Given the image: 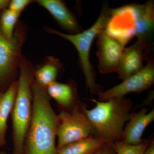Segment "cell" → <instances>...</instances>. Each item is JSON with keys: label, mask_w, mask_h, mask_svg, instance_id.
<instances>
[{"label": "cell", "mask_w": 154, "mask_h": 154, "mask_svg": "<svg viewBox=\"0 0 154 154\" xmlns=\"http://www.w3.org/2000/svg\"><path fill=\"white\" fill-rule=\"evenodd\" d=\"M33 107L25 144V154H57L56 138L58 118L53 109L46 88L34 79Z\"/></svg>", "instance_id": "cell-1"}, {"label": "cell", "mask_w": 154, "mask_h": 154, "mask_svg": "<svg viewBox=\"0 0 154 154\" xmlns=\"http://www.w3.org/2000/svg\"><path fill=\"white\" fill-rule=\"evenodd\" d=\"M91 100L96 103L93 109L88 110L83 105L82 108L92 125L93 134L111 144L122 140L125 123L131 113L132 101L124 97L105 101Z\"/></svg>", "instance_id": "cell-2"}, {"label": "cell", "mask_w": 154, "mask_h": 154, "mask_svg": "<svg viewBox=\"0 0 154 154\" xmlns=\"http://www.w3.org/2000/svg\"><path fill=\"white\" fill-rule=\"evenodd\" d=\"M0 154H9L8 153L6 152H0Z\"/></svg>", "instance_id": "cell-24"}, {"label": "cell", "mask_w": 154, "mask_h": 154, "mask_svg": "<svg viewBox=\"0 0 154 154\" xmlns=\"http://www.w3.org/2000/svg\"><path fill=\"white\" fill-rule=\"evenodd\" d=\"M110 10L107 5H105L94 25L80 33L68 34L53 29H47L49 33L70 42L75 48L79 57L81 68L85 75L87 88L93 94H99L100 92L96 85L94 69L90 62V50L94 39L100 31L105 29L110 17Z\"/></svg>", "instance_id": "cell-4"}, {"label": "cell", "mask_w": 154, "mask_h": 154, "mask_svg": "<svg viewBox=\"0 0 154 154\" xmlns=\"http://www.w3.org/2000/svg\"><path fill=\"white\" fill-rule=\"evenodd\" d=\"M93 154H115L111 144L105 142Z\"/></svg>", "instance_id": "cell-21"}, {"label": "cell", "mask_w": 154, "mask_h": 154, "mask_svg": "<svg viewBox=\"0 0 154 154\" xmlns=\"http://www.w3.org/2000/svg\"><path fill=\"white\" fill-rule=\"evenodd\" d=\"M57 150L66 145L85 138L93 134V128L82 110L76 105L71 112L63 110L58 115Z\"/></svg>", "instance_id": "cell-6"}, {"label": "cell", "mask_w": 154, "mask_h": 154, "mask_svg": "<svg viewBox=\"0 0 154 154\" xmlns=\"http://www.w3.org/2000/svg\"><path fill=\"white\" fill-rule=\"evenodd\" d=\"M152 57L146 59L147 63L140 71L123 80L121 84L105 92H100L98 94L99 101L124 97L126 94L132 92L140 93L151 87L154 83V61Z\"/></svg>", "instance_id": "cell-7"}, {"label": "cell", "mask_w": 154, "mask_h": 154, "mask_svg": "<svg viewBox=\"0 0 154 154\" xmlns=\"http://www.w3.org/2000/svg\"><path fill=\"white\" fill-rule=\"evenodd\" d=\"M33 2L31 0H12L10 1L8 8L21 14L27 6Z\"/></svg>", "instance_id": "cell-20"}, {"label": "cell", "mask_w": 154, "mask_h": 154, "mask_svg": "<svg viewBox=\"0 0 154 154\" xmlns=\"http://www.w3.org/2000/svg\"><path fill=\"white\" fill-rule=\"evenodd\" d=\"M25 30L17 26L12 38H5L0 31V92L5 91L19 67L25 40Z\"/></svg>", "instance_id": "cell-5"}, {"label": "cell", "mask_w": 154, "mask_h": 154, "mask_svg": "<svg viewBox=\"0 0 154 154\" xmlns=\"http://www.w3.org/2000/svg\"><path fill=\"white\" fill-rule=\"evenodd\" d=\"M20 14L8 8L3 11L1 14L0 31L3 36L8 39L13 37Z\"/></svg>", "instance_id": "cell-18"}, {"label": "cell", "mask_w": 154, "mask_h": 154, "mask_svg": "<svg viewBox=\"0 0 154 154\" xmlns=\"http://www.w3.org/2000/svg\"><path fill=\"white\" fill-rule=\"evenodd\" d=\"M16 99L11 115L14 142L13 154H25V141L32 114V85L34 70L32 63L22 56L19 65Z\"/></svg>", "instance_id": "cell-3"}, {"label": "cell", "mask_w": 154, "mask_h": 154, "mask_svg": "<svg viewBox=\"0 0 154 154\" xmlns=\"http://www.w3.org/2000/svg\"><path fill=\"white\" fill-rule=\"evenodd\" d=\"M134 4L111 9L104 30L123 46L136 36Z\"/></svg>", "instance_id": "cell-8"}, {"label": "cell", "mask_w": 154, "mask_h": 154, "mask_svg": "<svg viewBox=\"0 0 154 154\" xmlns=\"http://www.w3.org/2000/svg\"><path fill=\"white\" fill-rule=\"evenodd\" d=\"M10 1L0 0V14L1 12L8 8Z\"/></svg>", "instance_id": "cell-22"}, {"label": "cell", "mask_w": 154, "mask_h": 154, "mask_svg": "<svg viewBox=\"0 0 154 154\" xmlns=\"http://www.w3.org/2000/svg\"><path fill=\"white\" fill-rule=\"evenodd\" d=\"M105 142L99 136H90L66 145L57 150V154H93Z\"/></svg>", "instance_id": "cell-15"}, {"label": "cell", "mask_w": 154, "mask_h": 154, "mask_svg": "<svg viewBox=\"0 0 154 154\" xmlns=\"http://www.w3.org/2000/svg\"><path fill=\"white\" fill-rule=\"evenodd\" d=\"M39 5L47 10L64 30L75 34L83 31L72 13L60 0H38Z\"/></svg>", "instance_id": "cell-13"}, {"label": "cell", "mask_w": 154, "mask_h": 154, "mask_svg": "<svg viewBox=\"0 0 154 154\" xmlns=\"http://www.w3.org/2000/svg\"><path fill=\"white\" fill-rule=\"evenodd\" d=\"M136 36L146 46L145 52H152L151 41L154 30V2L149 0L143 5L134 4Z\"/></svg>", "instance_id": "cell-10"}, {"label": "cell", "mask_w": 154, "mask_h": 154, "mask_svg": "<svg viewBox=\"0 0 154 154\" xmlns=\"http://www.w3.org/2000/svg\"><path fill=\"white\" fill-rule=\"evenodd\" d=\"M145 49L144 44L138 40L129 47L125 48L116 71L121 79L123 81L143 68Z\"/></svg>", "instance_id": "cell-11"}, {"label": "cell", "mask_w": 154, "mask_h": 154, "mask_svg": "<svg viewBox=\"0 0 154 154\" xmlns=\"http://www.w3.org/2000/svg\"><path fill=\"white\" fill-rule=\"evenodd\" d=\"M150 142L143 140L138 144H130L122 140H117L112 143L111 146L117 154H144Z\"/></svg>", "instance_id": "cell-19"}, {"label": "cell", "mask_w": 154, "mask_h": 154, "mask_svg": "<svg viewBox=\"0 0 154 154\" xmlns=\"http://www.w3.org/2000/svg\"><path fill=\"white\" fill-rule=\"evenodd\" d=\"M144 154H154V142L153 140L150 142V143L146 149Z\"/></svg>", "instance_id": "cell-23"}, {"label": "cell", "mask_w": 154, "mask_h": 154, "mask_svg": "<svg viewBox=\"0 0 154 154\" xmlns=\"http://www.w3.org/2000/svg\"><path fill=\"white\" fill-rule=\"evenodd\" d=\"M46 88L49 97L64 108H69L74 104L76 92L70 84L55 82Z\"/></svg>", "instance_id": "cell-16"}, {"label": "cell", "mask_w": 154, "mask_h": 154, "mask_svg": "<svg viewBox=\"0 0 154 154\" xmlns=\"http://www.w3.org/2000/svg\"><path fill=\"white\" fill-rule=\"evenodd\" d=\"M146 108H143L139 112L131 113L128 122L124 127L122 140L130 144H138L142 142L144 131L154 120V109L148 112Z\"/></svg>", "instance_id": "cell-12"}, {"label": "cell", "mask_w": 154, "mask_h": 154, "mask_svg": "<svg viewBox=\"0 0 154 154\" xmlns=\"http://www.w3.org/2000/svg\"><path fill=\"white\" fill-rule=\"evenodd\" d=\"M62 67V64L54 57H48L41 66L34 71V79L41 86L46 88L56 82Z\"/></svg>", "instance_id": "cell-17"}, {"label": "cell", "mask_w": 154, "mask_h": 154, "mask_svg": "<svg viewBox=\"0 0 154 154\" xmlns=\"http://www.w3.org/2000/svg\"><path fill=\"white\" fill-rule=\"evenodd\" d=\"M97 38L99 72L102 74L116 72L124 46L107 35L104 30L99 32Z\"/></svg>", "instance_id": "cell-9"}, {"label": "cell", "mask_w": 154, "mask_h": 154, "mask_svg": "<svg viewBox=\"0 0 154 154\" xmlns=\"http://www.w3.org/2000/svg\"><path fill=\"white\" fill-rule=\"evenodd\" d=\"M17 85V81H14L5 91L0 92V148L6 143L7 123L14 108Z\"/></svg>", "instance_id": "cell-14"}]
</instances>
